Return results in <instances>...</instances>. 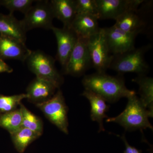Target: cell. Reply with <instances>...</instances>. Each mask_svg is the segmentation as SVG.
I'll list each match as a JSON object with an SVG mask.
<instances>
[{"label": "cell", "mask_w": 153, "mask_h": 153, "mask_svg": "<svg viewBox=\"0 0 153 153\" xmlns=\"http://www.w3.org/2000/svg\"><path fill=\"white\" fill-rule=\"evenodd\" d=\"M152 48L150 44L134 49L122 54L113 55L110 69L119 73H135L146 75L149 66L145 59L146 53Z\"/></svg>", "instance_id": "obj_3"}, {"label": "cell", "mask_w": 153, "mask_h": 153, "mask_svg": "<svg viewBox=\"0 0 153 153\" xmlns=\"http://www.w3.org/2000/svg\"><path fill=\"white\" fill-rule=\"evenodd\" d=\"M26 33L22 21L15 18L13 13L4 15L0 13V34L25 43Z\"/></svg>", "instance_id": "obj_17"}, {"label": "cell", "mask_w": 153, "mask_h": 153, "mask_svg": "<svg viewBox=\"0 0 153 153\" xmlns=\"http://www.w3.org/2000/svg\"><path fill=\"white\" fill-rule=\"evenodd\" d=\"M26 94L6 96L0 94V113H6L17 109L22 100L27 99Z\"/></svg>", "instance_id": "obj_23"}, {"label": "cell", "mask_w": 153, "mask_h": 153, "mask_svg": "<svg viewBox=\"0 0 153 153\" xmlns=\"http://www.w3.org/2000/svg\"><path fill=\"white\" fill-rule=\"evenodd\" d=\"M22 115L20 108L0 114V127L13 133L22 127Z\"/></svg>", "instance_id": "obj_21"}, {"label": "cell", "mask_w": 153, "mask_h": 153, "mask_svg": "<svg viewBox=\"0 0 153 153\" xmlns=\"http://www.w3.org/2000/svg\"><path fill=\"white\" fill-rule=\"evenodd\" d=\"M127 99V105L124 110L115 117L108 118L106 122L119 124L126 130L147 128L153 130L149 118L153 117V113L143 105L136 93L128 97Z\"/></svg>", "instance_id": "obj_2"}, {"label": "cell", "mask_w": 153, "mask_h": 153, "mask_svg": "<svg viewBox=\"0 0 153 153\" xmlns=\"http://www.w3.org/2000/svg\"><path fill=\"white\" fill-rule=\"evenodd\" d=\"M143 0H96L98 19L116 20L127 11L136 10Z\"/></svg>", "instance_id": "obj_10"}, {"label": "cell", "mask_w": 153, "mask_h": 153, "mask_svg": "<svg viewBox=\"0 0 153 153\" xmlns=\"http://www.w3.org/2000/svg\"><path fill=\"white\" fill-rule=\"evenodd\" d=\"M103 29L107 45L111 55L122 54L135 48L137 35L126 33L114 25Z\"/></svg>", "instance_id": "obj_11"}, {"label": "cell", "mask_w": 153, "mask_h": 153, "mask_svg": "<svg viewBox=\"0 0 153 153\" xmlns=\"http://www.w3.org/2000/svg\"><path fill=\"white\" fill-rule=\"evenodd\" d=\"M97 17L87 14H76L71 28L78 37L88 39L100 30Z\"/></svg>", "instance_id": "obj_15"}, {"label": "cell", "mask_w": 153, "mask_h": 153, "mask_svg": "<svg viewBox=\"0 0 153 153\" xmlns=\"http://www.w3.org/2000/svg\"><path fill=\"white\" fill-rule=\"evenodd\" d=\"M52 30L57 42V60L64 69L76 45L78 36L71 28L54 26Z\"/></svg>", "instance_id": "obj_12"}, {"label": "cell", "mask_w": 153, "mask_h": 153, "mask_svg": "<svg viewBox=\"0 0 153 153\" xmlns=\"http://www.w3.org/2000/svg\"><path fill=\"white\" fill-rule=\"evenodd\" d=\"M82 83L85 89L95 92L110 102L117 101L123 97L128 98L136 93L126 87L123 77L111 76L106 73L96 72L85 75Z\"/></svg>", "instance_id": "obj_1"}, {"label": "cell", "mask_w": 153, "mask_h": 153, "mask_svg": "<svg viewBox=\"0 0 153 153\" xmlns=\"http://www.w3.org/2000/svg\"><path fill=\"white\" fill-rule=\"evenodd\" d=\"M22 113V127L32 131L41 136L43 132V124L41 119L29 110L22 103L19 106Z\"/></svg>", "instance_id": "obj_22"}, {"label": "cell", "mask_w": 153, "mask_h": 153, "mask_svg": "<svg viewBox=\"0 0 153 153\" xmlns=\"http://www.w3.org/2000/svg\"><path fill=\"white\" fill-rule=\"evenodd\" d=\"M54 18L50 2L38 1L25 14V18L21 21L27 32L35 28L52 30Z\"/></svg>", "instance_id": "obj_8"}, {"label": "cell", "mask_w": 153, "mask_h": 153, "mask_svg": "<svg viewBox=\"0 0 153 153\" xmlns=\"http://www.w3.org/2000/svg\"><path fill=\"white\" fill-rule=\"evenodd\" d=\"M28 68L36 77L52 82L59 88L64 79L55 66L52 57L41 50L32 51L26 60Z\"/></svg>", "instance_id": "obj_4"}, {"label": "cell", "mask_w": 153, "mask_h": 153, "mask_svg": "<svg viewBox=\"0 0 153 153\" xmlns=\"http://www.w3.org/2000/svg\"><path fill=\"white\" fill-rule=\"evenodd\" d=\"M35 1L33 0H1V5L8 10L10 13L20 11L25 14Z\"/></svg>", "instance_id": "obj_24"}, {"label": "cell", "mask_w": 153, "mask_h": 153, "mask_svg": "<svg viewBox=\"0 0 153 153\" xmlns=\"http://www.w3.org/2000/svg\"><path fill=\"white\" fill-rule=\"evenodd\" d=\"M90 102L91 109L90 117L91 120L98 123L99 125V132L105 131L103 119L108 117L106 113L109 109L104 99L97 94L91 91L85 89L82 94Z\"/></svg>", "instance_id": "obj_16"}, {"label": "cell", "mask_w": 153, "mask_h": 153, "mask_svg": "<svg viewBox=\"0 0 153 153\" xmlns=\"http://www.w3.org/2000/svg\"><path fill=\"white\" fill-rule=\"evenodd\" d=\"M139 86L140 101L143 105L153 113V79L146 75H138L132 79Z\"/></svg>", "instance_id": "obj_19"}, {"label": "cell", "mask_w": 153, "mask_h": 153, "mask_svg": "<svg viewBox=\"0 0 153 153\" xmlns=\"http://www.w3.org/2000/svg\"><path fill=\"white\" fill-rule=\"evenodd\" d=\"M31 52L24 42L0 34V58L2 60L11 59L24 62Z\"/></svg>", "instance_id": "obj_13"}, {"label": "cell", "mask_w": 153, "mask_h": 153, "mask_svg": "<svg viewBox=\"0 0 153 153\" xmlns=\"http://www.w3.org/2000/svg\"><path fill=\"white\" fill-rule=\"evenodd\" d=\"M10 135L14 146L20 153H24L31 143L40 137L38 134L23 127Z\"/></svg>", "instance_id": "obj_20"}, {"label": "cell", "mask_w": 153, "mask_h": 153, "mask_svg": "<svg viewBox=\"0 0 153 153\" xmlns=\"http://www.w3.org/2000/svg\"><path fill=\"white\" fill-rule=\"evenodd\" d=\"M13 71V68L7 64L4 60L0 58V73L4 72L10 73Z\"/></svg>", "instance_id": "obj_26"}, {"label": "cell", "mask_w": 153, "mask_h": 153, "mask_svg": "<svg viewBox=\"0 0 153 153\" xmlns=\"http://www.w3.org/2000/svg\"><path fill=\"white\" fill-rule=\"evenodd\" d=\"M0 6H1V0H0Z\"/></svg>", "instance_id": "obj_27"}, {"label": "cell", "mask_w": 153, "mask_h": 153, "mask_svg": "<svg viewBox=\"0 0 153 153\" xmlns=\"http://www.w3.org/2000/svg\"><path fill=\"white\" fill-rule=\"evenodd\" d=\"M36 105L50 122L64 133L68 134V107L60 89L49 100Z\"/></svg>", "instance_id": "obj_6"}, {"label": "cell", "mask_w": 153, "mask_h": 153, "mask_svg": "<svg viewBox=\"0 0 153 153\" xmlns=\"http://www.w3.org/2000/svg\"><path fill=\"white\" fill-rule=\"evenodd\" d=\"M91 66L87 46V39L78 37L77 42L66 67L65 74L74 76H82Z\"/></svg>", "instance_id": "obj_9"}, {"label": "cell", "mask_w": 153, "mask_h": 153, "mask_svg": "<svg viewBox=\"0 0 153 153\" xmlns=\"http://www.w3.org/2000/svg\"><path fill=\"white\" fill-rule=\"evenodd\" d=\"M152 2L145 1L136 10L127 11L115 20L114 25L126 33L138 36L149 28V16L152 11Z\"/></svg>", "instance_id": "obj_5"}, {"label": "cell", "mask_w": 153, "mask_h": 153, "mask_svg": "<svg viewBox=\"0 0 153 153\" xmlns=\"http://www.w3.org/2000/svg\"><path fill=\"white\" fill-rule=\"evenodd\" d=\"M87 46L91 60V66L96 72L105 73L112 60L105 38L103 28L87 39Z\"/></svg>", "instance_id": "obj_7"}, {"label": "cell", "mask_w": 153, "mask_h": 153, "mask_svg": "<svg viewBox=\"0 0 153 153\" xmlns=\"http://www.w3.org/2000/svg\"><path fill=\"white\" fill-rule=\"evenodd\" d=\"M57 89L52 82L36 77L27 88V99L36 105L43 103L52 98Z\"/></svg>", "instance_id": "obj_14"}, {"label": "cell", "mask_w": 153, "mask_h": 153, "mask_svg": "<svg viewBox=\"0 0 153 153\" xmlns=\"http://www.w3.org/2000/svg\"><path fill=\"white\" fill-rule=\"evenodd\" d=\"M50 3L55 18L62 22L63 27L71 28L76 15L75 0H52Z\"/></svg>", "instance_id": "obj_18"}, {"label": "cell", "mask_w": 153, "mask_h": 153, "mask_svg": "<svg viewBox=\"0 0 153 153\" xmlns=\"http://www.w3.org/2000/svg\"><path fill=\"white\" fill-rule=\"evenodd\" d=\"M76 14H87L98 18L96 0H75Z\"/></svg>", "instance_id": "obj_25"}]
</instances>
